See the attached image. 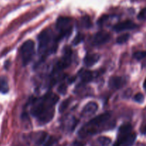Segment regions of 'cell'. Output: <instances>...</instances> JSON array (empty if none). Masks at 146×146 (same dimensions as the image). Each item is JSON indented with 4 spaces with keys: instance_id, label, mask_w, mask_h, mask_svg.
<instances>
[{
    "instance_id": "5b68a950",
    "label": "cell",
    "mask_w": 146,
    "mask_h": 146,
    "mask_svg": "<svg viewBox=\"0 0 146 146\" xmlns=\"http://www.w3.org/2000/svg\"><path fill=\"white\" fill-rule=\"evenodd\" d=\"M21 56L23 65L26 66L31 61L34 54V42L28 40L21 47Z\"/></svg>"
},
{
    "instance_id": "4fadbf2b",
    "label": "cell",
    "mask_w": 146,
    "mask_h": 146,
    "mask_svg": "<svg viewBox=\"0 0 146 146\" xmlns=\"http://www.w3.org/2000/svg\"><path fill=\"white\" fill-rule=\"evenodd\" d=\"M81 80L84 83H88L93 80L94 77V72L91 71H84L80 75Z\"/></svg>"
},
{
    "instance_id": "3957f363",
    "label": "cell",
    "mask_w": 146,
    "mask_h": 146,
    "mask_svg": "<svg viewBox=\"0 0 146 146\" xmlns=\"http://www.w3.org/2000/svg\"><path fill=\"white\" fill-rule=\"evenodd\" d=\"M38 50L41 54L48 52L51 54L56 51V38L54 36L52 31L49 29L44 30L38 35Z\"/></svg>"
},
{
    "instance_id": "30bf717a",
    "label": "cell",
    "mask_w": 146,
    "mask_h": 146,
    "mask_svg": "<svg viewBox=\"0 0 146 146\" xmlns=\"http://www.w3.org/2000/svg\"><path fill=\"white\" fill-rule=\"evenodd\" d=\"M126 83L125 78L121 76H113L108 81V85L113 89H119L122 88Z\"/></svg>"
},
{
    "instance_id": "6da1fadb",
    "label": "cell",
    "mask_w": 146,
    "mask_h": 146,
    "mask_svg": "<svg viewBox=\"0 0 146 146\" xmlns=\"http://www.w3.org/2000/svg\"><path fill=\"white\" fill-rule=\"evenodd\" d=\"M59 100L58 96L48 93L40 98L34 100L31 113L40 123H47L54 115V106Z\"/></svg>"
},
{
    "instance_id": "7402d4cb",
    "label": "cell",
    "mask_w": 146,
    "mask_h": 146,
    "mask_svg": "<svg viewBox=\"0 0 146 146\" xmlns=\"http://www.w3.org/2000/svg\"><path fill=\"white\" fill-rule=\"evenodd\" d=\"M82 24L85 27H91V20H90L88 17H84L82 18Z\"/></svg>"
},
{
    "instance_id": "8992f818",
    "label": "cell",
    "mask_w": 146,
    "mask_h": 146,
    "mask_svg": "<svg viewBox=\"0 0 146 146\" xmlns=\"http://www.w3.org/2000/svg\"><path fill=\"white\" fill-rule=\"evenodd\" d=\"M71 56H72L71 49L69 47H67L64 50V54L63 55L62 58L58 61V63L56 65L54 71H56V73L58 71H62L63 69L69 66L71 63V57H72Z\"/></svg>"
},
{
    "instance_id": "ffe728a7",
    "label": "cell",
    "mask_w": 146,
    "mask_h": 146,
    "mask_svg": "<svg viewBox=\"0 0 146 146\" xmlns=\"http://www.w3.org/2000/svg\"><path fill=\"white\" fill-rule=\"evenodd\" d=\"M133 57L137 60L143 59V58H145L146 57V51H137V52L134 53Z\"/></svg>"
},
{
    "instance_id": "603a6c76",
    "label": "cell",
    "mask_w": 146,
    "mask_h": 146,
    "mask_svg": "<svg viewBox=\"0 0 146 146\" xmlns=\"http://www.w3.org/2000/svg\"><path fill=\"white\" fill-rule=\"evenodd\" d=\"M138 19L140 20H146V8L143 9L138 15Z\"/></svg>"
},
{
    "instance_id": "44dd1931",
    "label": "cell",
    "mask_w": 146,
    "mask_h": 146,
    "mask_svg": "<svg viewBox=\"0 0 146 146\" xmlns=\"http://www.w3.org/2000/svg\"><path fill=\"white\" fill-rule=\"evenodd\" d=\"M84 40V36L82 34H81V33H79V34H77L76 36L74 38V41H73V44H74V45H77V44L82 42Z\"/></svg>"
},
{
    "instance_id": "2e32d148",
    "label": "cell",
    "mask_w": 146,
    "mask_h": 146,
    "mask_svg": "<svg viewBox=\"0 0 146 146\" xmlns=\"http://www.w3.org/2000/svg\"><path fill=\"white\" fill-rule=\"evenodd\" d=\"M70 102H71V98H68V99H66L63 101L61 104V105L59 106V108H58V111L59 113H63L67 109V108L69 106Z\"/></svg>"
},
{
    "instance_id": "cb8c5ba5",
    "label": "cell",
    "mask_w": 146,
    "mask_h": 146,
    "mask_svg": "<svg viewBox=\"0 0 146 146\" xmlns=\"http://www.w3.org/2000/svg\"><path fill=\"white\" fill-rule=\"evenodd\" d=\"M134 100L138 103H142L144 100V96L141 93H138L134 96Z\"/></svg>"
},
{
    "instance_id": "d4e9b609",
    "label": "cell",
    "mask_w": 146,
    "mask_h": 146,
    "mask_svg": "<svg viewBox=\"0 0 146 146\" xmlns=\"http://www.w3.org/2000/svg\"><path fill=\"white\" fill-rule=\"evenodd\" d=\"M66 90V87L64 85L61 86L58 88V91H59L60 93H61V94H65Z\"/></svg>"
},
{
    "instance_id": "ba28073f",
    "label": "cell",
    "mask_w": 146,
    "mask_h": 146,
    "mask_svg": "<svg viewBox=\"0 0 146 146\" xmlns=\"http://www.w3.org/2000/svg\"><path fill=\"white\" fill-rule=\"evenodd\" d=\"M110 39H111V35L109 33L105 31H98L94 36V38H93V43L96 46L102 45V44L108 42Z\"/></svg>"
},
{
    "instance_id": "7a4b0ae2",
    "label": "cell",
    "mask_w": 146,
    "mask_h": 146,
    "mask_svg": "<svg viewBox=\"0 0 146 146\" xmlns=\"http://www.w3.org/2000/svg\"><path fill=\"white\" fill-rule=\"evenodd\" d=\"M111 116V113L109 112H106L94 118L84 128H81L79 133L81 137H86L88 135L96 133L98 130L109 121Z\"/></svg>"
},
{
    "instance_id": "277c9868",
    "label": "cell",
    "mask_w": 146,
    "mask_h": 146,
    "mask_svg": "<svg viewBox=\"0 0 146 146\" xmlns=\"http://www.w3.org/2000/svg\"><path fill=\"white\" fill-rule=\"evenodd\" d=\"M56 29L58 31L57 40H61L68 36L72 31V19L68 17H61L56 21Z\"/></svg>"
},
{
    "instance_id": "4316f807",
    "label": "cell",
    "mask_w": 146,
    "mask_h": 146,
    "mask_svg": "<svg viewBox=\"0 0 146 146\" xmlns=\"http://www.w3.org/2000/svg\"><path fill=\"white\" fill-rule=\"evenodd\" d=\"M143 88H145V89H146V78H145V81H144V83H143Z\"/></svg>"
},
{
    "instance_id": "ac0fdd59",
    "label": "cell",
    "mask_w": 146,
    "mask_h": 146,
    "mask_svg": "<svg viewBox=\"0 0 146 146\" xmlns=\"http://www.w3.org/2000/svg\"><path fill=\"white\" fill-rule=\"evenodd\" d=\"M98 143L102 146H107L111 143V140L109 138L106 136H101L98 138Z\"/></svg>"
},
{
    "instance_id": "8fae6325",
    "label": "cell",
    "mask_w": 146,
    "mask_h": 146,
    "mask_svg": "<svg viewBox=\"0 0 146 146\" xmlns=\"http://www.w3.org/2000/svg\"><path fill=\"white\" fill-rule=\"evenodd\" d=\"M98 104L95 102H89L84 107L82 114L84 116H91L98 111Z\"/></svg>"
},
{
    "instance_id": "7c38bea8",
    "label": "cell",
    "mask_w": 146,
    "mask_h": 146,
    "mask_svg": "<svg viewBox=\"0 0 146 146\" xmlns=\"http://www.w3.org/2000/svg\"><path fill=\"white\" fill-rule=\"evenodd\" d=\"M100 59V56L97 54H90L86 56L84 58V64L86 66L90 67L96 64Z\"/></svg>"
},
{
    "instance_id": "e0dca14e",
    "label": "cell",
    "mask_w": 146,
    "mask_h": 146,
    "mask_svg": "<svg viewBox=\"0 0 146 146\" xmlns=\"http://www.w3.org/2000/svg\"><path fill=\"white\" fill-rule=\"evenodd\" d=\"M130 38V34H123L122 35L119 36L117 38L116 42L119 44H123L124 43L127 42Z\"/></svg>"
},
{
    "instance_id": "d6986e66",
    "label": "cell",
    "mask_w": 146,
    "mask_h": 146,
    "mask_svg": "<svg viewBox=\"0 0 146 146\" xmlns=\"http://www.w3.org/2000/svg\"><path fill=\"white\" fill-rule=\"evenodd\" d=\"M56 138L54 137L48 135L43 146H52L56 143Z\"/></svg>"
},
{
    "instance_id": "5bb4252c",
    "label": "cell",
    "mask_w": 146,
    "mask_h": 146,
    "mask_svg": "<svg viewBox=\"0 0 146 146\" xmlns=\"http://www.w3.org/2000/svg\"><path fill=\"white\" fill-rule=\"evenodd\" d=\"M9 89V85L8 81H7V78L5 77H0V93L1 94H7L8 93Z\"/></svg>"
},
{
    "instance_id": "9c48e42d",
    "label": "cell",
    "mask_w": 146,
    "mask_h": 146,
    "mask_svg": "<svg viewBox=\"0 0 146 146\" xmlns=\"http://www.w3.org/2000/svg\"><path fill=\"white\" fill-rule=\"evenodd\" d=\"M138 26L133 22L131 20H126V21H122V22L118 23L113 27V29L117 32L126 31V30H131L135 29Z\"/></svg>"
},
{
    "instance_id": "484cf974",
    "label": "cell",
    "mask_w": 146,
    "mask_h": 146,
    "mask_svg": "<svg viewBox=\"0 0 146 146\" xmlns=\"http://www.w3.org/2000/svg\"><path fill=\"white\" fill-rule=\"evenodd\" d=\"M142 133H144V134L146 133V125L145 126V128H143V129Z\"/></svg>"
},
{
    "instance_id": "9a60e30c",
    "label": "cell",
    "mask_w": 146,
    "mask_h": 146,
    "mask_svg": "<svg viewBox=\"0 0 146 146\" xmlns=\"http://www.w3.org/2000/svg\"><path fill=\"white\" fill-rule=\"evenodd\" d=\"M132 131V126L131 124L125 123L121 125L119 128V135H125L129 133H131Z\"/></svg>"
},
{
    "instance_id": "52a82bcc",
    "label": "cell",
    "mask_w": 146,
    "mask_h": 146,
    "mask_svg": "<svg viewBox=\"0 0 146 146\" xmlns=\"http://www.w3.org/2000/svg\"><path fill=\"white\" fill-rule=\"evenodd\" d=\"M136 139L135 133H129L125 135H119V138L115 142L114 146H131Z\"/></svg>"
}]
</instances>
